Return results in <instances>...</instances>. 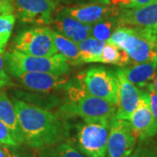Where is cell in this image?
<instances>
[{
    "instance_id": "6da1fadb",
    "label": "cell",
    "mask_w": 157,
    "mask_h": 157,
    "mask_svg": "<svg viewBox=\"0 0 157 157\" xmlns=\"http://www.w3.org/2000/svg\"><path fill=\"white\" fill-rule=\"evenodd\" d=\"M13 105L28 146L42 149L60 143L66 138L67 128L53 113L17 99L13 100Z\"/></svg>"
},
{
    "instance_id": "7a4b0ae2",
    "label": "cell",
    "mask_w": 157,
    "mask_h": 157,
    "mask_svg": "<svg viewBox=\"0 0 157 157\" xmlns=\"http://www.w3.org/2000/svg\"><path fill=\"white\" fill-rule=\"evenodd\" d=\"M68 98L60 108L66 115H77L85 122H100L110 126L115 117V107L107 101L91 95L81 86H69Z\"/></svg>"
},
{
    "instance_id": "3957f363",
    "label": "cell",
    "mask_w": 157,
    "mask_h": 157,
    "mask_svg": "<svg viewBox=\"0 0 157 157\" xmlns=\"http://www.w3.org/2000/svg\"><path fill=\"white\" fill-rule=\"evenodd\" d=\"M107 42L125 51L133 64L157 58V39L150 28L118 27Z\"/></svg>"
},
{
    "instance_id": "277c9868",
    "label": "cell",
    "mask_w": 157,
    "mask_h": 157,
    "mask_svg": "<svg viewBox=\"0 0 157 157\" xmlns=\"http://www.w3.org/2000/svg\"><path fill=\"white\" fill-rule=\"evenodd\" d=\"M6 73L14 78L28 73H48L64 74L69 71V64L61 54L52 57L27 55L16 50L4 54Z\"/></svg>"
},
{
    "instance_id": "5b68a950",
    "label": "cell",
    "mask_w": 157,
    "mask_h": 157,
    "mask_svg": "<svg viewBox=\"0 0 157 157\" xmlns=\"http://www.w3.org/2000/svg\"><path fill=\"white\" fill-rule=\"evenodd\" d=\"M78 82L89 94L103 99L117 107L118 82L115 73L102 67L91 68L79 75Z\"/></svg>"
},
{
    "instance_id": "8992f818",
    "label": "cell",
    "mask_w": 157,
    "mask_h": 157,
    "mask_svg": "<svg viewBox=\"0 0 157 157\" xmlns=\"http://www.w3.org/2000/svg\"><path fill=\"white\" fill-rule=\"evenodd\" d=\"M14 50L33 56H53L58 52L53 40V31L47 27L26 30L16 37Z\"/></svg>"
},
{
    "instance_id": "52a82bcc",
    "label": "cell",
    "mask_w": 157,
    "mask_h": 157,
    "mask_svg": "<svg viewBox=\"0 0 157 157\" xmlns=\"http://www.w3.org/2000/svg\"><path fill=\"white\" fill-rule=\"evenodd\" d=\"M109 125L86 122L77 128V142L80 152L87 157H105L107 155Z\"/></svg>"
},
{
    "instance_id": "ba28073f",
    "label": "cell",
    "mask_w": 157,
    "mask_h": 157,
    "mask_svg": "<svg viewBox=\"0 0 157 157\" xmlns=\"http://www.w3.org/2000/svg\"><path fill=\"white\" fill-rule=\"evenodd\" d=\"M107 139V157H128L136 146V137L129 121L113 117Z\"/></svg>"
},
{
    "instance_id": "9c48e42d",
    "label": "cell",
    "mask_w": 157,
    "mask_h": 157,
    "mask_svg": "<svg viewBox=\"0 0 157 157\" xmlns=\"http://www.w3.org/2000/svg\"><path fill=\"white\" fill-rule=\"evenodd\" d=\"M136 139L144 140L157 135V121L152 113L147 91H141L140 101L129 119Z\"/></svg>"
},
{
    "instance_id": "30bf717a",
    "label": "cell",
    "mask_w": 157,
    "mask_h": 157,
    "mask_svg": "<svg viewBox=\"0 0 157 157\" xmlns=\"http://www.w3.org/2000/svg\"><path fill=\"white\" fill-rule=\"evenodd\" d=\"M17 12L24 22L48 25L52 21V13L57 3L53 0H16Z\"/></svg>"
},
{
    "instance_id": "8fae6325",
    "label": "cell",
    "mask_w": 157,
    "mask_h": 157,
    "mask_svg": "<svg viewBox=\"0 0 157 157\" xmlns=\"http://www.w3.org/2000/svg\"><path fill=\"white\" fill-rule=\"evenodd\" d=\"M115 75L118 82V103L115 117L129 121L138 106L141 91L128 80L121 69L116 71Z\"/></svg>"
},
{
    "instance_id": "7c38bea8",
    "label": "cell",
    "mask_w": 157,
    "mask_h": 157,
    "mask_svg": "<svg viewBox=\"0 0 157 157\" xmlns=\"http://www.w3.org/2000/svg\"><path fill=\"white\" fill-rule=\"evenodd\" d=\"M29 89L38 92H52L67 89L71 85L67 73L55 74L48 73H28L15 77Z\"/></svg>"
},
{
    "instance_id": "4fadbf2b",
    "label": "cell",
    "mask_w": 157,
    "mask_h": 157,
    "mask_svg": "<svg viewBox=\"0 0 157 157\" xmlns=\"http://www.w3.org/2000/svg\"><path fill=\"white\" fill-rule=\"evenodd\" d=\"M116 23L118 27H153L157 24V1L141 7L121 9Z\"/></svg>"
},
{
    "instance_id": "5bb4252c",
    "label": "cell",
    "mask_w": 157,
    "mask_h": 157,
    "mask_svg": "<svg viewBox=\"0 0 157 157\" xmlns=\"http://www.w3.org/2000/svg\"><path fill=\"white\" fill-rule=\"evenodd\" d=\"M65 11L80 22L93 25L110 17H116L121 10L115 5L84 4L68 7Z\"/></svg>"
},
{
    "instance_id": "9a60e30c",
    "label": "cell",
    "mask_w": 157,
    "mask_h": 157,
    "mask_svg": "<svg viewBox=\"0 0 157 157\" xmlns=\"http://www.w3.org/2000/svg\"><path fill=\"white\" fill-rule=\"evenodd\" d=\"M51 24L53 25L59 33L71 39L76 44L80 43L91 36L92 25L78 21L70 16L65 10L59 14Z\"/></svg>"
},
{
    "instance_id": "2e32d148",
    "label": "cell",
    "mask_w": 157,
    "mask_h": 157,
    "mask_svg": "<svg viewBox=\"0 0 157 157\" xmlns=\"http://www.w3.org/2000/svg\"><path fill=\"white\" fill-rule=\"evenodd\" d=\"M157 68V58L149 61L134 64L128 67L121 69L132 84L137 87H147L153 83Z\"/></svg>"
},
{
    "instance_id": "e0dca14e",
    "label": "cell",
    "mask_w": 157,
    "mask_h": 157,
    "mask_svg": "<svg viewBox=\"0 0 157 157\" xmlns=\"http://www.w3.org/2000/svg\"><path fill=\"white\" fill-rule=\"evenodd\" d=\"M0 121L8 127L15 139L20 144L25 142L24 135L18 122L13 102H11L6 94L2 92H0Z\"/></svg>"
},
{
    "instance_id": "ac0fdd59",
    "label": "cell",
    "mask_w": 157,
    "mask_h": 157,
    "mask_svg": "<svg viewBox=\"0 0 157 157\" xmlns=\"http://www.w3.org/2000/svg\"><path fill=\"white\" fill-rule=\"evenodd\" d=\"M53 40L57 51L65 58L69 65L78 66L84 62L82 60L78 44L53 31Z\"/></svg>"
},
{
    "instance_id": "d6986e66",
    "label": "cell",
    "mask_w": 157,
    "mask_h": 157,
    "mask_svg": "<svg viewBox=\"0 0 157 157\" xmlns=\"http://www.w3.org/2000/svg\"><path fill=\"white\" fill-rule=\"evenodd\" d=\"M106 42L107 41H101L90 36L78 43V48L83 62H101V52Z\"/></svg>"
},
{
    "instance_id": "ffe728a7",
    "label": "cell",
    "mask_w": 157,
    "mask_h": 157,
    "mask_svg": "<svg viewBox=\"0 0 157 157\" xmlns=\"http://www.w3.org/2000/svg\"><path fill=\"white\" fill-rule=\"evenodd\" d=\"M101 63L113 64L119 67H126L130 63V59L125 51L118 48L117 46L107 41L101 52Z\"/></svg>"
},
{
    "instance_id": "44dd1931",
    "label": "cell",
    "mask_w": 157,
    "mask_h": 157,
    "mask_svg": "<svg viewBox=\"0 0 157 157\" xmlns=\"http://www.w3.org/2000/svg\"><path fill=\"white\" fill-rule=\"evenodd\" d=\"M40 157H86L69 143H58L41 149Z\"/></svg>"
},
{
    "instance_id": "7402d4cb",
    "label": "cell",
    "mask_w": 157,
    "mask_h": 157,
    "mask_svg": "<svg viewBox=\"0 0 157 157\" xmlns=\"http://www.w3.org/2000/svg\"><path fill=\"white\" fill-rule=\"evenodd\" d=\"M118 28L116 17H110L92 25L91 37L101 41H107L112 33Z\"/></svg>"
},
{
    "instance_id": "603a6c76",
    "label": "cell",
    "mask_w": 157,
    "mask_h": 157,
    "mask_svg": "<svg viewBox=\"0 0 157 157\" xmlns=\"http://www.w3.org/2000/svg\"><path fill=\"white\" fill-rule=\"evenodd\" d=\"M128 157H157V142L150 139L140 140Z\"/></svg>"
},
{
    "instance_id": "cb8c5ba5",
    "label": "cell",
    "mask_w": 157,
    "mask_h": 157,
    "mask_svg": "<svg viewBox=\"0 0 157 157\" xmlns=\"http://www.w3.org/2000/svg\"><path fill=\"white\" fill-rule=\"evenodd\" d=\"M15 24V16L13 13L0 15V45L6 46Z\"/></svg>"
},
{
    "instance_id": "d4e9b609",
    "label": "cell",
    "mask_w": 157,
    "mask_h": 157,
    "mask_svg": "<svg viewBox=\"0 0 157 157\" xmlns=\"http://www.w3.org/2000/svg\"><path fill=\"white\" fill-rule=\"evenodd\" d=\"M0 145L9 147H17L20 143L13 136L11 130L3 122L0 121Z\"/></svg>"
},
{
    "instance_id": "484cf974",
    "label": "cell",
    "mask_w": 157,
    "mask_h": 157,
    "mask_svg": "<svg viewBox=\"0 0 157 157\" xmlns=\"http://www.w3.org/2000/svg\"><path fill=\"white\" fill-rule=\"evenodd\" d=\"M157 0H113V5H121L125 8H136L156 2Z\"/></svg>"
},
{
    "instance_id": "4316f807",
    "label": "cell",
    "mask_w": 157,
    "mask_h": 157,
    "mask_svg": "<svg viewBox=\"0 0 157 157\" xmlns=\"http://www.w3.org/2000/svg\"><path fill=\"white\" fill-rule=\"evenodd\" d=\"M11 78L8 75V73H6V68H5V62H4V56L2 55V53H0V89L11 86Z\"/></svg>"
},
{
    "instance_id": "83f0119b",
    "label": "cell",
    "mask_w": 157,
    "mask_h": 157,
    "mask_svg": "<svg viewBox=\"0 0 157 157\" xmlns=\"http://www.w3.org/2000/svg\"><path fill=\"white\" fill-rule=\"evenodd\" d=\"M147 91L148 96H149V105H150L152 113L157 121V94L155 91L153 83L147 87Z\"/></svg>"
},
{
    "instance_id": "f1b7e54d",
    "label": "cell",
    "mask_w": 157,
    "mask_h": 157,
    "mask_svg": "<svg viewBox=\"0 0 157 157\" xmlns=\"http://www.w3.org/2000/svg\"><path fill=\"white\" fill-rule=\"evenodd\" d=\"M0 7L11 9L12 11H14L13 0H0Z\"/></svg>"
},
{
    "instance_id": "f546056e",
    "label": "cell",
    "mask_w": 157,
    "mask_h": 157,
    "mask_svg": "<svg viewBox=\"0 0 157 157\" xmlns=\"http://www.w3.org/2000/svg\"><path fill=\"white\" fill-rule=\"evenodd\" d=\"M10 155H11V152L7 147L0 146V157H9Z\"/></svg>"
},
{
    "instance_id": "4dcf8cb0",
    "label": "cell",
    "mask_w": 157,
    "mask_h": 157,
    "mask_svg": "<svg viewBox=\"0 0 157 157\" xmlns=\"http://www.w3.org/2000/svg\"><path fill=\"white\" fill-rule=\"evenodd\" d=\"M9 157H32L28 154L25 153H22L20 151H14L11 153V155Z\"/></svg>"
},
{
    "instance_id": "1f68e13d",
    "label": "cell",
    "mask_w": 157,
    "mask_h": 157,
    "mask_svg": "<svg viewBox=\"0 0 157 157\" xmlns=\"http://www.w3.org/2000/svg\"><path fill=\"white\" fill-rule=\"evenodd\" d=\"M56 3H64V4H74V3H81L85 0H53Z\"/></svg>"
},
{
    "instance_id": "d6a6232c",
    "label": "cell",
    "mask_w": 157,
    "mask_h": 157,
    "mask_svg": "<svg viewBox=\"0 0 157 157\" xmlns=\"http://www.w3.org/2000/svg\"><path fill=\"white\" fill-rule=\"evenodd\" d=\"M13 11L11 9H7V8H3V7H0V15H5V14H11L13 13Z\"/></svg>"
},
{
    "instance_id": "836d02e7",
    "label": "cell",
    "mask_w": 157,
    "mask_h": 157,
    "mask_svg": "<svg viewBox=\"0 0 157 157\" xmlns=\"http://www.w3.org/2000/svg\"><path fill=\"white\" fill-rule=\"evenodd\" d=\"M153 86H154L155 91L156 92V94H157V68H156V71H155V78H154V81H153Z\"/></svg>"
},
{
    "instance_id": "e575fe53",
    "label": "cell",
    "mask_w": 157,
    "mask_h": 157,
    "mask_svg": "<svg viewBox=\"0 0 157 157\" xmlns=\"http://www.w3.org/2000/svg\"><path fill=\"white\" fill-rule=\"evenodd\" d=\"M150 29H151L152 33H154V35L155 36V38H156L157 39V24L155 25H154L153 27H150Z\"/></svg>"
},
{
    "instance_id": "d590c367",
    "label": "cell",
    "mask_w": 157,
    "mask_h": 157,
    "mask_svg": "<svg viewBox=\"0 0 157 157\" xmlns=\"http://www.w3.org/2000/svg\"><path fill=\"white\" fill-rule=\"evenodd\" d=\"M5 47H6V46H4V45H0V53L4 52V50H5Z\"/></svg>"
}]
</instances>
